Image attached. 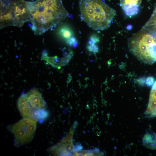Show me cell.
Wrapping results in <instances>:
<instances>
[{"instance_id":"6da1fadb","label":"cell","mask_w":156,"mask_h":156,"mask_svg":"<svg viewBox=\"0 0 156 156\" xmlns=\"http://www.w3.org/2000/svg\"><path fill=\"white\" fill-rule=\"evenodd\" d=\"M27 3L31 29L36 35H41L52 29L68 15L62 0H37Z\"/></svg>"},{"instance_id":"7a4b0ae2","label":"cell","mask_w":156,"mask_h":156,"mask_svg":"<svg viewBox=\"0 0 156 156\" xmlns=\"http://www.w3.org/2000/svg\"><path fill=\"white\" fill-rule=\"evenodd\" d=\"M79 6L81 19L95 30L107 29L116 14L102 0H80Z\"/></svg>"},{"instance_id":"3957f363","label":"cell","mask_w":156,"mask_h":156,"mask_svg":"<svg viewBox=\"0 0 156 156\" xmlns=\"http://www.w3.org/2000/svg\"><path fill=\"white\" fill-rule=\"evenodd\" d=\"M129 47L139 60L153 64L156 62V32L144 26L130 39Z\"/></svg>"},{"instance_id":"277c9868","label":"cell","mask_w":156,"mask_h":156,"mask_svg":"<svg viewBox=\"0 0 156 156\" xmlns=\"http://www.w3.org/2000/svg\"><path fill=\"white\" fill-rule=\"evenodd\" d=\"M30 12L27 1L23 0H10L0 12V29L8 26L22 27L30 21Z\"/></svg>"},{"instance_id":"5b68a950","label":"cell","mask_w":156,"mask_h":156,"mask_svg":"<svg viewBox=\"0 0 156 156\" xmlns=\"http://www.w3.org/2000/svg\"><path fill=\"white\" fill-rule=\"evenodd\" d=\"M36 124L37 121L24 118L9 126V130L14 135L15 146L24 145L31 141L35 133Z\"/></svg>"},{"instance_id":"8992f818","label":"cell","mask_w":156,"mask_h":156,"mask_svg":"<svg viewBox=\"0 0 156 156\" xmlns=\"http://www.w3.org/2000/svg\"><path fill=\"white\" fill-rule=\"evenodd\" d=\"M26 95L29 103L32 108L34 109H45L46 103L40 93L37 89H32Z\"/></svg>"},{"instance_id":"52a82bcc","label":"cell","mask_w":156,"mask_h":156,"mask_svg":"<svg viewBox=\"0 0 156 156\" xmlns=\"http://www.w3.org/2000/svg\"><path fill=\"white\" fill-rule=\"evenodd\" d=\"M17 108L20 113L24 118L31 119L35 109L32 108L27 100L26 94L23 92L17 101Z\"/></svg>"},{"instance_id":"ba28073f","label":"cell","mask_w":156,"mask_h":156,"mask_svg":"<svg viewBox=\"0 0 156 156\" xmlns=\"http://www.w3.org/2000/svg\"><path fill=\"white\" fill-rule=\"evenodd\" d=\"M142 0H120V5L125 14L129 16L137 14Z\"/></svg>"},{"instance_id":"9c48e42d","label":"cell","mask_w":156,"mask_h":156,"mask_svg":"<svg viewBox=\"0 0 156 156\" xmlns=\"http://www.w3.org/2000/svg\"><path fill=\"white\" fill-rule=\"evenodd\" d=\"M145 113L149 118L156 117V80L150 92L148 107Z\"/></svg>"},{"instance_id":"30bf717a","label":"cell","mask_w":156,"mask_h":156,"mask_svg":"<svg viewBox=\"0 0 156 156\" xmlns=\"http://www.w3.org/2000/svg\"><path fill=\"white\" fill-rule=\"evenodd\" d=\"M142 143L146 148L151 150L156 149V133L147 131L142 139Z\"/></svg>"},{"instance_id":"8fae6325","label":"cell","mask_w":156,"mask_h":156,"mask_svg":"<svg viewBox=\"0 0 156 156\" xmlns=\"http://www.w3.org/2000/svg\"><path fill=\"white\" fill-rule=\"evenodd\" d=\"M48 113L45 109H35L31 119L40 122L45 120L48 117Z\"/></svg>"},{"instance_id":"7c38bea8","label":"cell","mask_w":156,"mask_h":156,"mask_svg":"<svg viewBox=\"0 0 156 156\" xmlns=\"http://www.w3.org/2000/svg\"><path fill=\"white\" fill-rule=\"evenodd\" d=\"M59 35L66 40L72 37L73 33L71 29L68 27L64 26L60 28L58 31Z\"/></svg>"},{"instance_id":"4fadbf2b","label":"cell","mask_w":156,"mask_h":156,"mask_svg":"<svg viewBox=\"0 0 156 156\" xmlns=\"http://www.w3.org/2000/svg\"><path fill=\"white\" fill-rule=\"evenodd\" d=\"M95 44L89 40L88 42V45L87 47V49L90 51L94 53L98 52L99 51V48Z\"/></svg>"},{"instance_id":"5bb4252c","label":"cell","mask_w":156,"mask_h":156,"mask_svg":"<svg viewBox=\"0 0 156 156\" xmlns=\"http://www.w3.org/2000/svg\"><path fill=\"white\" fill-rule=\"evenodd\" d=\"M66 42L68 45L74 48L76 47L78 44V41L76 39L72 36L67 39Z\"/></svg>"},{"instance_id":"9a60e30c","label":"cell","mask_w":156,"mask_h":156,"mask_svg":"<svg viewBox=\"0 0 156 156\" xmlns=\"http://www.w3.org/2000/svg\"><path fill=\"white\" fill-rule=\"evenodd\" d=\"M155 81L154 78L152 76H149L146 78V85L148 86H152Z\"/></svg>"},{"instance_id":"2e32d148","label":"cell","mask_w":156,"mask_h":156,"mask_svg":"<svg viewBox=\"0 0 156 156\" xmlns=\"http://www.w3.org/2000/svg\"><path fill=\"white\" fill-rule=\"evenodd\" d=\"M146 78L144 77H140L136 79V82L139 85L142 86H145Z\"/></svg>"},{"instance_id":"e0dca14e","label":"cell","mask_w":156,"mask_h":156,"mask_svg":"<svg viewBox=\"0 0 156 156\" xmlns=\"http://www.w3.org/2000/svg\"><path fill=\"white\" fill-rule=\"evenodd\" d=\"M90 40L94 43L98 42L99 41V37L95 34L91 36Z\"/></svg>"},{"instance_id":"ac0fdd59","label":"cell","mask_w":156,"mask_h":156,"mask_svg":"<svg viewBox=\"0 0 156 156\" xmlns=\"http://www.w3.org/2000/svg\"><path fill=\"white\" fill-rule=\"evenodd\" d=\"M151 18L152 20L156 23V12H153Z\"/></svg>"},{"instance_id":"d6986e66","label":"cell","mask_w":156,"mask_h":156,"mask_svg":"<svg viewBox=\"0 0 156 156\" xmlns=\"http://www.w3.org/2000/svg\"><path fill=\"white\" fill-rule=\"evenodd\" d=\"M153 12H156V8L155 9V10H154Z\"/></svg>"}]
</instances>
